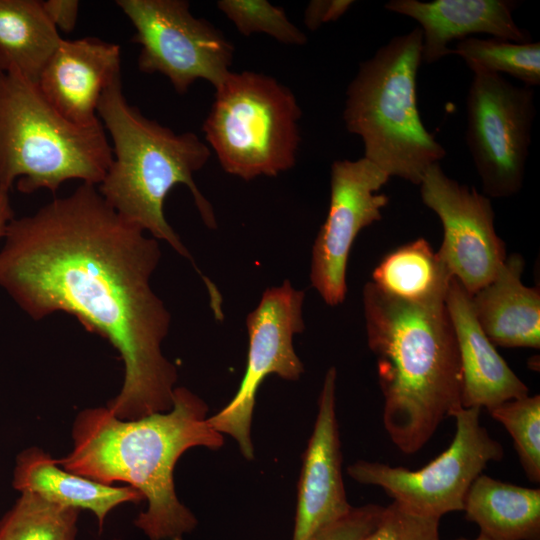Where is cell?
<instances>
[{
    "label": "cell",
    "instance_id": "obj_1",
    "mask_svg": "<svg viewBox=\"0 0 540 540\" xmlns=\"http://www.w3.org/2000/svg\"><path fill=\"white\" fill-rule=\"evenodd\" d=\"M160 258L158 240L88 183L13 218L0 249V287L27 315L71 314L118 351L123 383L106 407L123 420L173 404L177 368L162 352L171 315L151 286Z\"/></svg>",
    "mask_w": 540,
    "mask_h": 540
},
{
    "label": "cell",
    "instance_id": "obj_2",
    "mask_svg": "<svg viewBox=\"0 0 540 540\" xmlns=\"http://www.w3.org/2000/svg\"><path fill=\"white\" fill-rule=\"evenodd\" d=\"M207 413V404L185 387H175L170 410L135 420L120 419L106 406L88 407L73 422L72 449L56 462L92 480L137 489L147 508L135 526L149 540H181L197 519L177 497L175 465L191 448L224 444Z\"/></svg>",
    "mask_w": 540,
    "mask_h": 540
},
{
    "label": "cell",
    "instance_id": "obj_3",
    "mask_svg": "<svg viewBox=\"0 0 540 540\" xmlns=\"http://www.w3.org/2000/svg\"><path fill=\"white\" fill-rule=\"evenodd\" d=\"M367 342L384 398L383 425L404 454L422 449L461 408V366L445 303L392 297L371 281L363 289Z\"/></svg>",
    "mask_w": 540,
    "mask_h": 540
},
{
    "label": "cell",
    "instance_id": "obj_4",
    "mask_svg": "<svg viewBox=\"0 0 540 540\" xmlns=\"http://www.w3.org/2000/svg\"><path fill=\"white\" fill-rule=\"evenodd\" d=\"M97 115L112 140V161L97 186L101 196L125 220L191 260L206 287L211 285L167 222L163 209L171 189L184 184L206 226L217 227L212 205L193 178L209 160V146L193 132L176 133L144 116L127 101L121 75L104 90Z\"/></svg>",
    "mask_w": 540,
    "mask_h": 540
},
{
    "label": "cell",
    "instance_id": "obj_5",
    "mask_svg": "<svg viewBox=\"0 0 540 540\" xmlns=\"http://www.w3.org/2000/svg\"><path fill=\"white\" fill-rule=\"evenodd\" d=\"M419 27L393 37L369 59L346 91L343 120L361 137L364 158L389 177L419 185L425 171L446 155L424 126L417 105V72L422 62Z\"/></svg>",
    "mask_w": 540,
    "mask_h": 540
},
{
    "label": "cell",
    "instance_id": "obj_6",
    "mask_svg": "<svg viewBox=\"0 0 540 540\" xmlns=\"http://www.w3.org/2000/svg\"><path fill=\"white\" fill-rule=\"evenodd\" d=\"M112 161L102 123L77 126L44 97L37 83L0 72V188L51 192L68 180L98 186Z\"/></svg>",
    "mask_w": 540,
    "mask_h": 540
},
{
    "label": "cell",
    "instance_id": "obj_7",
    "mask_svg": "<svg viewBox=\"0 0 540 540\" xmlns=\"http://www.w3.org/2000/svg\"><path fill=\"white\" fill-rule=\"evenodd\" d=\"M215 90L203 132L225 172L249 181L295 165L301 110L288 87L243 71L230 72Z\"/></svg>",
    "mask_w": 540,
    "mask_h": 540
},
{
    "label": "cell",
    "instance_id": "obj_8",
    "mask_svg": "<svg viewBox=\"0 0 540 540\" xmlns=\"http://www.w3.org/2000/svg\"><path fill=\"white\" fill-rule=\"evenodd\" d=\"M480 408H459L455 434L449 447L421 469L409 470L377 461L358 460L347 467L355 481L381 488L408 511L440 519L463 511L466 494L492 461H500L504 449L480 422Z\"/></svg>",
    "mask_w": 540,
    "mask_h": 540
},
{
    "label": "cell",
    "instance_id": "obj_9",
    "mask_svg": "<svg viewBox=\"0 0 540 540\" xmlns=\"http://www.w3.org/2000/svg\"><path fill=\"white\" fill-rule=\"evenodd\" d=\"M135 28L139 70L166 76L175 91L186 93L199 79L218 88L229 75L234 48L205 19L195 17L185 0H117Z\"/></svg>",
    "mask_w": 540,
    "mask_h": 540
},
{
    "label": "cell",
    "instance_id": "obj_10",
    "mask_svg": "<svg viewBox=\"0 0 540 540\" xmlns=\"http://www.w3.org/2000/svg\"><path fill=\"white\" fill-rule=\"evenodd\" d=\"M466 98V144L485 196L522 188L535 117L534 91L499 74L473 72Z\"/></svg>",
    "mask_w": 540,
    "mask_h": 540
},
{
    "label": "cell",
    "instance_id": "obj_11",
    "mask_svg": "<svg viewBox=\"0 0 540 540\" xmlns=\"http://www.w3.org/2000/svg\"><path fill=\"white\" fill-rule=\"evenodd\" d=\"M304 297L305 292L295 289L288 280L263 292L246 318L249 348L239 389L223 409L208 417L213 429L236 440L246 459L254 458L250 431L259 386L271 374L296 381L304 372L293 346V337L305 328Z\"/></svg>",
    "mask_w": 540,
    "mask_h": 540
},
{
    "label": "cell",
    "instance_id": "obj_12",
    "mask_svg": "<svg viewBox=\"0 0 540 540\" xmlns=\"http://www.w3.org/2000/svg\"><path fill=\"white\" fill-rule=\"evenodd\" d=\"M419 185L423 203L443 226L437 254L451 276L473 295L495 277L506 259L491 201L447 176L439 163L428 167Z\"/></svg>",
    "mask_w": 540,
    "mask_h": 540
},
{
    "label": "cell",
    "instance_id": "obj_13",
    "mask_svg": "<svg viewBox=\"0 0 540 540\" xmlns=\"http://www.w3.org/2000/svg\"><path fill=\"white\" fill-rule=\"evenodd\" d=\"M390 177L366 158L331 165L330 204L312 248L310 281L328 305L345 300L346 269L359 232L381 220L389 201L377 191Z\"/></svg>",
    "mask_w": 540,
    "mask_h": 540
},
{
    "label": "cell",
    "instance_id": "obj_14",
    "mask_svg": "<svg viewBox=\"0 0 540 540\" xmlns=\"http://www.w3.org/2000/svg\"><path fill=\"white\" fill-rule=\"evenodd\" d=\"M336 379L332 366L324 377L314 429L303 454L292 540H312L352 508L342 477Z\"/></svg>",
    "mask_w": 540,
    "mask_h": 540
},
{
    "label": "cell",
    "instance_id": "obj_15",
    "mask_svg": "<svg viewBox=\"0 0 540 540\" xmlns=\"http://www.w3.org/2000/svg\"><path fill=\"white\" fill-rule=\"evenodd\" d=\"M120 74V46L96 37L62 39L44 66L38 86L68 121L92 127L104 90Z\"/></svg>",
    "mask_w": 540,
    "mask_h": 540
},
{
    "label": "cell",
    "instance_id": "obj_16",
    "mask_svg": "<svg viewBox=\"0 0 540 540\" xmlns=\"http://www.w3.org/2000/svg\"><path fill=\"white\" fill-rule=\"evenodd\" d=\"M517 2L508 0H391L385 9L417 21L422 31V62L432 64L451 54L448 44L473 34L518 43L531 42L529 33L512 17Z\"/></svg>",
    "mask_w": 540,
    "mask_h": 540
},
{
    "label": "cell",
    "instance_id": "obj_17",
    "mask_svg": "<svg viewBox=\"0 0 540 540\" xmlns=\"http://www.w3.org/2000/svg\"><path fill=\"white\" fill-rule=\"evenodd\" d=\"M445 306L456 336L461 366V406L488 411L529 395V389L498 353L479 325L471 295L451 278Z\"/></svg>",
    "mask_w": 540,
    "mask_h": 540
},
{
    "label": "cell",
    "instance_id": "obj_18",
    "mask_svg": "<svg viewBox=\"0 0 540 540\" xmlns=\"http://www.w3.org/2000/svg\"><path fill=\"white\" fill-rule=\"evenodd\" d=\"M524 260L506 257L495 277L471 295L475 317L486 336L501 347H540V293L521 276Z\"/></svg>",
    "mask_w": 540,
    "mask_h": 540
},
{
    "label": "cell",
    "instance_id": "obj_19",
    "mask_svg": "<svg viewBox=\"0 0 540 540\" xmlns=\"http://www.w3.org/2000/svg\"><path fill=\"white\" fill-rule=\"evenodd\" d=\"M12 486L20 493L30 492L59 505L89 510L97 519L99 531L114 508L144 500L131 486L104 484L62 468L56 458L39 447L26 448L17 456Z\"/></svg>",
    "mask_w": 540,
    "mask_h": 540
},
{
    "label": "cell",
    "instance_id": "obj_20",
    "mask_svg": "<svg viewBox=\"0 0 540 540\" xmlns=\"http://www.w3.org/2000/svg\"><path fill=\"white\" fill-rule=\"evenodd\" d=\"M468 521L490 540H540V489L481 474L463 506Z\"/></svg>",
    "mask_w": 540,
    "mask_h": 540
},
{
    "label": "cell",
    "instance_id": "obj_21",
    "mask_svg": "<svg viewBox=\"0 0 540 540\" xmlns=\"http://www.w3.org/2000/svg\"><path fill=\"white\" fill-rule=\"evenodd\" d=\"M63 38L39 0H0V72L37 83Z\"/></svg>",
    "mask_w": 540,
    "mask_h": 540
},
{
    "label": "cell",
    "instance_id": "obj_22",
    "mask_svg": "<svg viewBox=\"0 0 540 540\" xmlns=\"http://www.w3.org/2000/svg\"><path fill=\"white\" fill-rule=\"evenodd\" d=\"M452 276L430 244L419 238L389 252L372 273L384 293L419 305L444 304Z\"/></svg>",
    "mask_w": 540,
    "mask_h": 540
},
{
    "label": "cell",
    "instance_id": "obj_23",
    "mask_svg": "<svg viewBox=\"0 0 540 540\" xmlns=\"http://www.w3.org/2000/svg\"><path fill=\"white\" fill-rule=\"evenodd\" d=\"M80 510L20 493L0 519V540H76Z\"/></svg>",
    "mask_w": 540,
    "mask_h": 540
},
{
    "label": "cell",
    "instance_id": "obj_24",
    "mask_svg": "<svg viewBox=\"0 0 540 540\" xmlns=\"http://www.w3.org/2000/svg\"><path fill=\"white\" fill-rule=\"evenodd\" d=\"M452 53L459 55L472 72L505 73L524 86L540 85V43H518L499 38L467 37Z\"/></svg>",
    "mask_w": 540,
    "mask_h": 540
},
{
    "label": "cell",
    "instance_id": "obj_25",
    "mask_svg": "<svg viewBox=\"0 0 540 540\" xmlns=\"http://www.w3.org/2000/svg\"><path fill=\"white\" fill-rule=\"evenodd\" d=\"M513 439L520 464L532 483L540 482V396L526 395L491 410Z\"/></svg>",
    "mask_w": 540,
    "mask_h": 540
},
{
    "label": "cell",
    "instance_id": "obj_26",
    "mask_svg": "<svg viewBox=\"0 0 540 540\" xmlns=\"http://www.w3.org/2000/svg\"><path fill=\"white\" fill-rule=\"evenodd\" d=\"M219 10L244 36L267 34L289 45H304L306 35L287 17L285 11L265 0H220Z\"/></svg>",
    "mask_w": 540,
    "mask_h": 540
},
{
    "label": "cell",
    "instance_id": "obj_27",
    "mask_svg": "<svg viewBox=\"0 0 540 540\" xmlns=\"http://www.w3.org/2000/svg\"><path fill=\"white\" fill-rule=\"evenodd\" d=\"M440 519L421 516L392 501L365 540H441Z\"/></svg>",
    "mask_w": 540,
    "mask_h": 540
},
{
    "label": "cell",
    "instance_id": "obj_28",
    "mask_svg": "<svg viewBox=\"0 0 540 540\" xmlns=\"http://www.w3.org/2000/svg\"><path fill=\"white\" fill-rule=\"evenodd\" d=\"M383 508L377 504L352 507L346 515L323 528L312 540H365L379 523Z\"/></svg>",
    "mask_w": 540,
    "mask_h": 540
},
{
    "label": "cell",
    "instance_id": "obj_29",
    "mask_svg": "<svg viewBox=\"0 0 540 540\" xmlns=\"http://www.w3.org/2000/svg\"><path fill=\"white\" fill-rule=\"evenodd\" d=\"M353 4L350 0H313L310 1L305 13L304 23L314 31L323 23L336 21Z\"/></svg>",
    "mask_w": 540,
    "mask_h": 540
},
{
    "label": "cell",
    "instance_id": "obj_30",
    "mask_svg": "<svg viewBox=\"0 0 540 540\" xmlns=\"http://www.w3.org/2000/svg\"><path fill=\"white\" fill-rule=\"evenodd\" d=\"M43 9L58 31L71 32L77 23L79 1L47 0L42 1Z\"/></svg>",
    "mask_w": 540,
    "mask_h": 540
},
{
    "label": "cell",
    "instance_id": "obj_31",
    "mask_svg": "<svg viewBox=\"0 0 540 540\" xmlns=\"http://www.w3.org/2000/svg\"><path fill=\"white\" fill-rule=\"evenodd\" d=\"M13 218L9 191L0 188V239L4 238L7 226Z\"/></svg>",
    "mask_w": 540,
    "mask_h": 540
},
{
    "label": "cell",
    "instance_id": "obj_32",
    "mask_svg": "<svg viewBox=\"0 0 540 540\" xmlns=\"http://www.w3.org/2000/svg\"><path fill=\"white\" fill-rule=\"evenodd\" d=\"M453 540H471V539L460 537V538H456V539H453ZM472 540H490V539L479 533V535L476 538L472 539Z\"/></svg>",
    "mask_w": 540,
    "mask_h": 540
},
{
    "label": "cell",
    "instance_id": "obj_33",
    "mask_svg": "<svg viewBox=\"0 0 540 540\" xmlns=\"http://www.w3.org/2000/svg\"><path fill=\"white\" fill-rule=\"evenodd\" d=\"M114 540H120V539H114Z\"/></svg>",
    "mask_w": 540,
    "mask_h": 540
}]
</instances>
